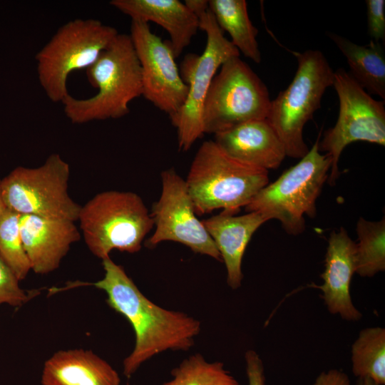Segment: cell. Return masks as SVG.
Returning <instances> with one entry per match:
<instances>
[{"label":"cell","mask_w":385,"mask_h":385,"mask_svg":"<svg viewBox=\"0 0 385 385\" xmlns=\"http://www.w3.org/2000/svg\"><path fill=\"white\" fill-rule=\"evenodd\" d=\"M355 255V242L345 228L341 227L338 231H332L321 274L323 283L318 287L329 312L348 322H356L362 317L350 294L351 280L356 273Z\"/></svg>","instance_id":"14"},{"label":"cell","mask_w":385,"mask_h":385,"mask_svg":"<svg viewBox=\"0 0 385 385\" xmlns=\"http://www.w3.org/2000/svg\"><path fill=\"white\" fill-rule=\"evenodd\" d=\"M41 385H120V377L105 359L91 350H60L45 362Z\"/></svg>","instance_id":"19"},{"label":"cell","mask_w":385,"mask_h":385,"mask_svg":"<svg viewBox=\"0 0 385 385\" xmlns=\"http://www.w3.org/2000/svg\"><path fill=\"white\" fill-rule=\"evenodd\" d=\"M312 385H351V382L344 371L332 369L321 372Z\"/></svg>","instance_id":"29"},{"label":"cell","mask_w":385,"mask_h":385,"mask_svg":"<svg viewBox=\"0 0 385 385\" xmlns=\"http://www.w3.org/2000/svg\"><path fill=\"white\" fill-rule=\"evenodd\" d=\"M267 221L257 212L236 215L225 211L202 220L225 265L227 283L231 289L235 290L241 286L245 250L253 234Z\"/></svg>","instance_id":"17"},{"label":"cell","mask_w":385,"mask_h":385,"mask_svg":"<svg viewBox=\"0 0 385 385\" xmlns=\"http://www.w3.org/2000/svg\"><path fill=\"white\" fill-rule=\"evenodd\" d=\"M19 217V213L7 208L0 218V256L21 281L31 267L21 236Z\"/></svg>","instance_id":"25"},{"label":"cell","mask_w":385,"mask_h":385,"mask_svg":"<svg viewBox=\"0 0 385 385\" xmlns=\"http://www.w3.org/2000/svg\"><path fill=\"white\" fill-rule=\"evenodd\" d=\"M333 86L339 101L335 125L319 140V151L326 152L332 161L328 182L339 177L338 163L344 149L350 143L364 141L385 145L384 101L373 98L344 68L334 71Z\"/></svg>","instance_id":"10"},{"label":"cell","mask_w":385,"mask_h":385,"mask_svg":"<svg viewBox=\"0 0 385 385\" xmlns=\"http://www.w3.org/2000/svg\"><path fill=\"white\" fill-rule=\"evenodd\" d=\"M197 17L200 29L207 36L206 46L188 83L186 101L170 119L177 128L178 147L182 151H188L205 134L202 120L203 104L218 68L230 58L240 56L239 51L225 36L209 8Z\"/></svg>","instance_id":"13"},{"label":"cell","mask_w":385,"mask_h":385,"mask_svg":"<svg viewBox=\"0 0 385 385\" xmlns=\"http://www.w3.org/2000/svg\"><path fill=\"white\" fill-rule=\"evenodd\" d=\"M214 141L230 157L268 171L277 169L287 157L284 145L266 118L215 133Z\"/></svg>","instance_id":"16"},{"label":"cell","mask_w":385,"mask_h":385,"mask_svg":"<svg viewBox=\"0 0 385 385\" xmlns=\"http://www.w3.org/2000/svg\"><path fill=\"white\" fill-rule=\"evenodd\" d=\"M69 176V165L57 153L39 167H17L1 180L6 207L19 215L75 222L81 206L68 195Z\"/></svg>","instance_id":"9"},{"label":"cell","mask_w":385,"mask_h":385,"mask_svg":"<svg viewBox=\"0 0 385 385\" xmlns=\"http://www.w3.org/2000/svg\"><path fill=\"white\" fill-rule=\"evenodd\" d=\"M356 385H376L372 380L369 378L358 379Z\"/></svg>","instance_id":"33"},{"label":"cell","mask_w":385,"mask_h":385,"mask_svg":"<svg viewBox=\"0 0 385 385\" xmlns=\"http://www.w3.org/2000/svg\"><path fill=\"white\" fill-rule=\"evenodd\" d=\"M185 4L197 16L200 13L208 9V1L205 0H186Z\"/></svg>","instance_id":"31"},{"label":"cell","mask_w":385,"mask_h":385,"mask_svg":"<svg viewBox=\"0 0 385 385\" xmlns=\"http://www.w3.org/2000/svg\"><path fill=\"white\" fill-rule=\"evenodd\" d=\"M104 277L95 282L76 281L67 288L93 286L106 293V302L133 327L135 345L123 361L128 379L153 356L165 351H188L201 331V323L185 312L161 307L147 298L124 268L111 257L102 260Z\"/></svg>","instance_id":"1"},{"label":"cell","mask_w":385,"mask_h":385,"mask_svg":"<svg viewBox=\"0 0 385 385\" xmlns=\"http://www.w3.org/2000/svg\"><path fill=\"white\" fill-rule=\"evenodd\" d=\"M19 228L31 270L46 274L58 269L81 233L74 222L20 215Z\"/></svg>","instance_id":"15"},{"label":"cell","mask_w":385,"mask_h":385,"mask_svg":"<svg viewBox=\"0 0 385 385\" xmlns=\"http://www.w3.org/2000/svg\"><path fill=\"white\" fill-rule=\"evenodd\" d=\"M208 7L219 27L227 31L231 43L256 63L262 61L257 41L258 29L252 24L245 0H210Z\"/></svg>","instance_id":"21"},{"label":"cell","mask_w":385,"mask_h":385,"mask_svg":"<svg viewBox=\"0 0 385 385\" xmlns=\"http://www.w3.org/2000/svg\"><path fill=\"white\" fill-rule=\"evenodd\" d=\"M197 215L217 209L236 215L269 183V171L239 161L214 140L197 150L185 180Z\"/></svg>","instance_id":"3"},{"label":"cell","mask_w":385,"mask_h":385,"mask_svg":"<svg viewBox=\"0 0 385 385\" xmlns=\"http://www.w3.org/2000/svg\"><path fill=\"white\" fill-rule=\"evenodd\" d=\"M199 57L197 54L188 53L184 57L180 64L179 72L182 80L188 86L196 68Z\"/></svg>","instance_id":"30"},{"label":"cell","mask_w":385,"mask_h":385,"mask_svg":"<svg viewBox=\"0 0 385 385\" xmlns=\"http://www.w3.org/2000/svg\"><path fill=\"white\" fill-rule=\"evenodd\" d=\"M327 35L346 58L351 76L369 94L384 101L385 53L382 43L371 40L362 46L332 32Z\"/></svg>","instance_id":"20"},{"label":"cell","mask_w":385,"mask_h":385,"mask_svg":"<svg viewBox=\"0 0 385 385\" xmlns=\"http://www.w3.org/2000/svg\"><path fill=\"white\" fill-rule=\"evenodd\" d=\"M245 360L248 385H265V369L260 355L255 351L249 349L245 354Z\"/></svg>","instance_id":"28"},{"label":"cell","mask_w":385,"mask_h":385,"mask_svg":"<svg viewBox=\"0 0 385 385\" xmlns=\"http://www.w3.org/2000/svg\"><path fill=\"white\" fill-rule=\"evenodd\" d=\"M78 221L88 250L101 260L114 250L139 252L154 226L142 198L130 191L96 194L81 206Z\"/></svg>","instance_id":"5"},{"label":"cell","mask_w":385,"mask_h":385,"mask_svg":"<svg viewBox=\"0 0 385 385\" xmlns=\"http://www.w3.org/2000/svg\"><path fill=\"white\" fill-rule=\"evenodd\" d=\"M319 135L308 153L285 170L275 181L262 188L245 207L267 220L280 222L289 235H297L305 229L304 216L316 215V202L328 180L332 161L319 149Z\"/></svg>","instance_id":"4"},{"label":"cell","mask_w":385,"mask_h":385,"mask_svg":"<svg viewBox=\"0 0 385 385\" xmlns=\"http://www.w3.org/2000/svg\"><path fill=\"white\" fill-rule=\"evenodd\" d=\"M161 182L160 198L150 212L155 230L145 245L151 249L163 241H173L222 262L215 242L196 216L185 180L169 168L161 173Z\"/></svg>","instance_id":"11"},{"label":"cell","mask_w":385,"mask_h":385,"mask_svg":"<svg viewBox=\"0 0 385 385\" xmlns=\"http://www.w3.org/2000/svg\"><path fill=\"white\" fill-rule=\"evenodd\" d=\"M110 4L132 21L154 22L169 34L175 58L200 29L198 17L178 0H112Z\"/></svg>","instance_id":"18"},{"label":"cell","mask_w":385,"mask_h":385,"mask_svg":"<svg viewBox=\"0 0 385 385\" xmlns=\"http://www.w3.org/2000/svg\"><path fill=\"white\" fill-rule=\"evenodd\" d=\"M356 273L372 277L385 270V220L369 221L359 217L356 223Z\"/></svg>","instance_id":"23"},{"label":"cell","mask_w":385,"mask_h":385,"mask_svg":"<svg viewBox=\"0 0 385 385\" xmlns=\"http://www.w3.org/2000/svg\"><path fill=\"white\" fill-rule=\"evenodd\" d=\"M19 280L0 256V304L21 307L37 296L38 290L20 287Z\"/></svg>","instance_id":"26"},{"label":"cell","mask_w":385,"mask_h":385,"mask_svg":"<svg viewBox=\"0 0 385 385\" xmlns=\"http://www.w3.org/2000/svg\"><path fill=\"white\" fill-rule=\"evenodd\" d=\"M118 34L94 19H76L61 26L35 57L39 83L47 97L62 103L69 95V74L90 67Z\"/></svg>","instance_id":"7"},{"label":"cell","mask_w":385,"mask_h":385,"mask_svg":"<svg viewBox=\"0 0 385 385\" xmlns=\"http://www.w3.org/2000/svg\"><path fill=\"white\" fill-rule=\"evenodd\" d=\"M129 35L141 68L142 96L171 119L183 106L189 87L181 78L170 43L143 21H132Z\"/></svg>","instance_id":"12"},{"label":"cell","mask_w":385,"mask_h":385,"mask_svg":"<svg viewBox=\"0 0 385 385\" xmlns=\"http://www.w3.org/2000/svg\"><path fill=\"white\" fill-rule=\"evenodd\" d=\"M368 33L374 41H385V1L366 0Z\"/></svg>","instance_id":"27"},{"label":"cell","mask_w":385,"mask_h":385,"mask_svg":"<svg viewBox=\"0 0 385 385\" xmlns=\"http://www.w3.org/2000/svg\"><path fill=\"white\" fill-rule=\"evenodd\" d=\"M295 56L294 76L271 101L266 120L284 145L287 157L301 159L309 150L304 140V127L320 108L327 88L333 86L334 71L319 50L297 52Z\"/></svg>","instance_id":"6"},{"label":"cell","mask_w":385,"mask_h":385,"mask_svg":"<svg viewBox=\"0 0 385 385\" xmlns=\"http://www.w3.org/2000/svg\"><path fill=\"white\" fill-rule=\"evenodd\" d=\"M351 371L358 379L369 378L376 385L385 384V329H361L351 349Z\"/></svg>","instance_id":"22"},{"label":"cell","mask_w":385,"mask_h":385,"mask_svg":"<svg viewBox=\"0 0 385 385\" xmlns=\"http://www.w3.org/2000/svg\"><path fill=\"white\" fill-rule=\"evenodd\" d=\"M271 99L267 87L240 56L220 66L202 112L204 133L215 134L252 120L266 118Z\"/></svg>","instance_id":"8"},{"label":"cell","mask_w":385,"mask_h":385,"mask_svg":"<svg viewBox=\"0 0 385 385\" xmlns=\"http://www.w3.org/2000/svg\"><path fill=\"white\" fill-rule=\"evenodd\" d=\"M7 207H6V205L4 202L2 194H1V180H0V218L6 211Z\"/></svg>","instance_id":"32"},{"label":"cell","mask_w":385,"mask_h":385,"mask_svg":"<svg viewBox=\"0 0 385 385\" xmlns=\"http://www.w3.org/2000/svg\"><path fill=\"white\" fill-rule=\"evenodd\" d=\"M162 385H241L221 361H207L200 353L183 359Z\"/></svg>","instance_id":"24"},{"label":"cell","mask_w":385,"mask_h":385,"mask_svg":"<svg viewBox=\"0 0 385 385\" xmlns=\"http://www.w3.org/2000/svg\"><path fill=\"white\" fill-rule=\"evenodd\" d=\"M86 73L98 92L88 98H65L63 111L72 123L122 118L129 113V103L143 94L141 68L130 35L118 34Z\"/></svg>","instance_id":"2"}]
</instances>
